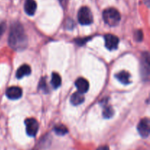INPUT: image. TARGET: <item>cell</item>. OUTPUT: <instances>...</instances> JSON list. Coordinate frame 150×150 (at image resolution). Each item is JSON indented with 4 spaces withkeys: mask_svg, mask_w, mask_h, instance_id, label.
<instances>
[{
    "mask_svg": "<svg viewBox=\"0 0 150 150\" xmlns=\"http://www.w3.org/2000/svg\"><path fill=\"white\" fill-rule=\"evenodd\" d=\"M9 45L13 49L21 51L27 46V36L23 26L19 23H14L10 29L8 38Z\"/></svg>",
    "mask_w": 150,
    "mask_h": 150,
    "instance_id": "obj_1",
    "label": "cell"
},
{
    "mask_svg": "<svg viewBox=\"0 0 150 150\" xmlns=\"http://www.w3.org/2000/svg\"><path fill=\"white\" fill-rule=\"evenodd\" d=\"M31 74V67L27 64H23L18 69L16 72V77L18 79H22L26 76H29Z\"/></svg>",
    "mask_w": 150,
    "mask_h": 150,
    "instance_id": "obj_12",
    "label": "cell"
},
{
    "mask_svg": "<svg viewBox=\"0 0 150 150\" xmlns=\"http://www.w3.org/2000/svg\"><path fill=\"white\" fill-rule=\"evenodd\" d=\"M62 83V79L59 75L57 73H53L51 77V84L54 86V89L59 87Z\"/></svg>",
    "mask_w": 150,
    "mask_h": 150,
    "instance_id": "obj_14",
    "label": "cell"
},
{
    "mask_svg": "<svg viewBox=\"0 0 150 150\" xmlns=\"http://www.w3.org/2000/svg\"><path fill=\"white\" fill-rule=\"evenodd\" d=\"M78 20L81 25H89L93 22V16L90 9L82 7L78 13Z\"/></svg>",
    "mask_w": 150,
    "mask_h": 150,
    "instance_id": "obj_3",
    "label": "cell"
},
{
    "mask_svg": "<svg viewBox=\"0 0 150 150\" xmlns=\"http://www.w3.org/2000/svg\"><path fill=\"white\" fill-rule=\"evenodd\" d=\"M4 30H5V24H4V23H0V37L4 33Z\"/></svg>",
    "mask_w": 150,
    "mask_h": 150,
    "instance_id": "obj_19",
    "label": "cell"
},
{
    "mask_svg": "<svg viewBox=\"0 0 150 150\" xmlns=\"http://www.w3.org/2000/svg\"><path fill=\"white\" fill-rule=\"evenodd\" d=\"M97 150H110L109 148L106 146H100Z\"/></svg>",
    "mask_w": 150,
    "mask_h": 150,
    "instance_id": "obj_21",
    "label": "cell"
},
{
    "mask_svg": "<svg viewBox=\"0 0 150 150\" xmlns=\"http://www.w3.org/2000/svg\"><path fill=\"white\" fill-rule=\"evenodd\" d=\"M114 111L112 107L109 105H106L104 107L103 110V116L104 118L109 119L114 116Z\"/></svg>",
    "mask_w": 150,
    "mask_h": 150,
    "instance_id": "obj_15",
    "label": "cell"
},
{
    "mask_svg": "<svg viewBox=\"0 0 150 150\" xmlns=\"http://www.w3.org/2000/svg\"><path fill=\"white\" fill-rule=\"evenodd\" d=\"M142 76L145 78L146 77V79L148 80L149 75V54L145 53L144 54L143 57H142Z\"/></svg>",
    "mask_w": 150,
    "mask_h": 150,
    "instance_id": "obj_8",
    "label": "cell"
},
{
    "mask_svg": "<svg viewBox=\"0 0 150 150\" xmlns=\"http://www.w3.org/2000/svg\"><path fill=\"white\" fill-rule=\"evenodd\" d=\"M59 1L60 4L63 7H65L67 6V2H68V0H59Z\"/></svg>",
    "mask_w": 150,
    "mask_h": 150,
    "instance_id": "obj_20",
    "label": "cell"
},
{
    "mask_svg": "<svg viewBox=\"0 0 150 150\" xmlns=\"http://www.w3.org/2000/svg\"><path fill=\"white\" fill-rule=\"evenodd\" d=\"M116 78H117V80L120 81L122 83L125 85H127L130 83V74L127 71H125V70H122V71L120 72V73H117L115 75Z\"/></svg>",
    "mask_w": 150,
    "mask_h": 150,
    "instance_id": "obj_11",
    "label": "cell"
},
{
    "mask_svg": "<svg viewBox=\"0 0 150 150\" xmlns=\"http://www.w3.org/2000/svg\"><path fill=\"white\" fill-rule=\"evenodd\" d=\"M104 38H105V46L108 50L113 51V50L117 49L119 42H120V40L117 36L111 35V34H108V35H105Z\"/></svg>",
    "mask_w": 150,
    "mask_h": 150,
    "instance_id": "obj_6",
    "label": "cell"
},
{
    "mask_svg": "<svg viewBox=\"0 0 150 150\" xmlns=\"http://www.w3.org/2000/svg\"><path fill=\"white\" fill-rule=\"evenodd\" d=\"M84 100L85 98L83 94L77 92H75L74 94L72 95L71 98H70V103H71L73 105H78L81 104L82 103H83Z\"/></svg>",
    "mask_w": 150,
    "mask_h": 150,
    "instance_id": "obj_13",
    "label": "cell"
},
{
    "mask_svg": "<svg viewBox=\"0 0 150 150\" xmlns=\"http://www.w3.org/2000/svg\"><path fill=\"white\" fill-rule=\"evenodd\" d=\"M25 125H26V130L28 136L32 137L36 136L39 128L38 121L35 119L29 118L25 120Z\"/></svg>",
    "mask_w": 150,
    "mask_h": 150,
    "instance_id": "obj_4",
    "label": "cell"
},
{
    "mask_svg": "<svg viewBox=\"0 0 150 150\" xmlns=\"http://www.w3.org/2000/svg\"><path fill=\"white\" fill-rule=\"evenodd\" d=\"M75 85L77 87L78 92H80L81 94H84L89 90V83L87 81V80H86L83 78H79L76 80Z\"/></svg>",
    "mask_w": 150,
    "mask_h": 150,
    "instance_id": "obj_9",
    "label": "cell"
},
{
    "mask_svg": "<svg viewBox=\"0 0 150 150\" xmlns=\"http://www.w3.org/2000/svg\"><path fill=\"white\" fill-rule=\"evenodd\" d=\"M135 38L137 41H142L143 39V33L141 30L136 31V32L135 33Z\"/></svg>",
    "mask_w": 150,
    "mask_h": 150,
    "instance_id": "obj_18",
    "label": "cell"
},
{
    "mask_svg": "<svg viewBox=\"0 0 150 150\" xmlns=\"http://www.w3.org/2000/svg\"><path fill=\"white\" fill-rule=\"evenodd\" d=\"M149 120L148 118H144L142 120L138 125V131L139 134L143 138H146L149 136L150 131Z\"/></svg>",
    "mask_w": 150,
    "mask_h": 150,
    "instance_id": "obj_5",
    "label": "cell"
},
{
    "mask_svg": "<svg viewBox=\"0 0 150 150\" xmlns=\"http://www.w3.org/2000/svg\"><path fill=\"white\" fill-rule=\"evenodd\" d=\"M39 88L40 89H42L44 92H48V86H47L46 84V81H45V79H42V80L40 81V84H39Z\"/></svg>",
    "mask_w": 150,
    "mask_h": 150,
    "instance_id": "obj_17",
    "label": "cell"
},
{
    "mask_svg": "<svg viewBox=\"0 0 150 150\" xmlns=\"http://www.w3.org/2000/svg\"><path fill=\"white\" fill-rule=\"evenodd\" d=\"M103 18L106 24L110 26H115L120 23L121 20L120 13L117 9L111 8L105 9L103 12Z\"/></svg>",
    "mask_w": 150,
    "mask_h": 150,
    "instance_id": "obj_2",
    "label": "cell"
},
{
    "mask_svg": "<svg viewBox=\"0 0 150 150\" xmlns=\"http://www.w3.org/2000/svg\"><path fill=\"white\" fill-rule=\"evenodd\" d=\"M6 96L10 100H18L22 96V89L18 86H11L6 91Z\"/></svg>",
    "mask_w": 150,
    "mask_h": 150,
    "instance_id": "obj_7",
    "label": "cell"
},
{
    "mask_svg": "<svg viewBox=\"0 0 150 150\" xmlns=\"http://www.w3.org/2000/svg\"><path fill=\"white\" fill-rule=\"evenodd\" d=\"M54 130L57 135L59 136H64L68 133V130L64 125H57L54 127Z\"/></svg>",
    "mask_w": 150,
    "mask_h": 150,
    "instance_id": "obj_16",
    "label": "cell"
},
{
    "mask_svg": "<svg viewBox=\"0 0 150 150\" xmlns=\"http://www.w3.org/2000/svg\"><path fill=\"white\" fill-rule=\"evenodd\" d=\"M37 10V3L35 0H26L24 4V10L29 16H33Z\"/></svg>",
    "mask_w": 150,
    "mask_h": 150,
    "instance_id": "obj_10",
    "label": "cell"
}]
</instances>
